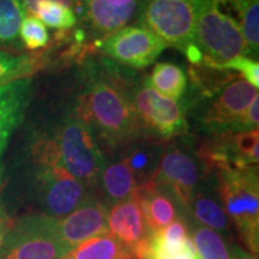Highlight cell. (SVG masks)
I'll return each mask as SVG.
<instances>
[{"label": "cell", "instance_id": "12", "mask_svg": "<svg viewBox=\"0 0 259 259\" xmlns=\"http://www.w3.org/2000/svg\"><path fill=\"white\" fill-rule=\"evenodd\" d=\"M107 228L130 252L132 259H148L153 235L149 232L136 194L108 210Z\"/></svg>", "mask_w": 259, "mask_h": 259}, {"label": "cell", "instance_id": "1", "mask_svg": "<svg viewBox=\"0 0 259 259\" xmlns=\"http://www.w3.org/2000/svg\"><path fill=\"white\" fill-rule=\"evenodd\" d=\"M84 73L85 90L76 114L97 142L115 155L139 139H148L132 106V89L137 82L134 72L102 59L87 64Z\"/></svg>", "mask_w": 259, "mask_h": 259}, {"label": "cell", "instance_id": "7", "mask_svg": "<svg viewBox=\"0 0 259 259\" xmlns=\"http://www.w3.org/2000/svg\"><path fill=\"white\" fill-rule=\"evenodd\" d=\"M204 3L205 0H142L139 21L167 46L185 53L194 45L197 19Z\"/></svg>", "mask_w": 259, "mask_h": 259}, {"label": "cell", "instance_id": "11", "mask_svg": "<svg viewBox=\"0 0 259 259\" xmlns=\"http://www.w3.org/2000/svg\"><path fill=\"white\" fill-rule=\"evenodd\" d=\"M216 100L204 112L200 124L211 135L240 131V122L258 88L242 78H235L216 94Z\"/></svg>", "mask_w": 259, "mask_h": 259}, {"label": "cell", "instance_id": "20", "mask_svg": "<svg viewBox=\"0 0 259 259\" xmlns=\"http://www.w3.org/2000/svg\"><path fill=\"white\" fill-rule=\"evenodd\" d=\"M23 4L28 15L58 31L70 30L77 24L71 0H23Z\"/></svg>", "mask_w": 259, "mask_h": 259}, {"label": "cell", "instance_id": "23", "mask_svg": "<svg viewBox=\"0 0 259 259\" xmlns=\"http://www.w3.org/2000/svg\"><path fill=\"white\" fill-rule=\"evenodd\" d=\"M187 225L194 250L200 259H232L228 246L219 233L192 219L187 220Z\"/></svg>", "mask_w": 259, "mask_h": 259}, {"label": "cell", "instance_id": "29", "mask_svg": "<svg viewBox=\"0 0 259 259\" xmlns=\"http://www.w3.org/2000/svg\"><path fill=\"white\" fill-rule=\"evenodd\" d=\"M220 70L235 71V72H239L242 79L250 83L251 85L255 88L259 87V65L257 60L245 56H239L223 65Z\"/></svg>", "mask_w": 259, "mask_h": 259}, {"label": "cell", "instance_id": "17", "mask_svg": "<svg viewBox=\"0 0 259 259\" xmlns=\"http://www.w3.org/2000/svg\"><path fill=\"white\" fill-rule=\"evenodd\" d=\"M187 212L189 220L192 219L219 233L222 238L232 240V225L220 200L215 173L193 194L187 206Z\"/></svg>", "mask_w": 259, "mask_h": 259}, {"label": "cell", "instance_id": "24", "mask_svg": "<svg viewBox=\"0 0 259 259\" xmlns=\"http://www.w3.org/2000/svg\"><path fill=\"white\" fill-rule=\"evenodd\" d=\"M44 65L41 53L36 56H17L0 51V87L15 80L30 78Z\"/></svg>", "mask_w": 259, "mask_h": 259}, {"label": "cell", "instance_id": "9", "mask_svg": "<svg viewBox=\"0 0 259 259\" xmlns=\"http://www.w3.org/2000/svg\"><path fill=\"white\" fill-rule=\"evenodd\" d=\"M132 106L145 138L166 142L186 135L184 106L157 93L149 85L147 78L136 82L132 89Z\"/></svg>", "mask_w": 259, "mask_h": 259}, {"label": "cell", "instance_id": "30", "mask_svg": "<svg viewBox=\"0 0 259 259\" xmlns=\"http://www.w3.org/2000/svg\"><path fill=\"white\" fill-rule=\"evenodd\" d=\"M153 238L164 244H185L191 240L189 225L185 220L178 219L161 231L155 233Z\"/></svg>", "mask_w": 259, "mask_h": 259}, {"label": "cell", "instance_id": "3", "mask_svg": "<svg viewBox=\"0 0 259 259\" xmlns=\"http://www.w3.org/2000/svg\"><path fill=\"white\" fill-rule=\"evenodd\" d=\"M28 157L29 193L37 206L35 213L63 219L93 192L66 170L58 155H31Z\"/></svg>", "mask_w": 259, "mask_h": 259}, {"label": "cell", "instance_id": "26", "mask_svg": "<svg viewBox=\"0 0 259 259\" xmlns=\"http://www.w3.org/2000/svg\"><path fill=\"white\" fill-rule=\"evenodd\" d=\"M190 76L193 85L203 96H212L219 94L229 82L238 78L227 70H219L205 65H191Z\"/></svg>", "mask_w": 259, "mask_h": 259}, {"label": "cell", "instance_id": "4", "mask_svg": "<svg viewBox=\"0 0 259 259\" xmlns=\"http://www.w3.org/2000/svg\"><path fill=\"white\" fill-rule=\"evenodd\" d=\"M52 137L66 170L89 190L96 191L107 158L89 126L74 114L65 119Z\"/></svg>", "mask_w": 259, "mask_h": 259}, {"label": "cell", "instance_id": "18", "mask_svg": "<svg viewBox=\"0 0 259 259\" xmlns=\"http://www.w3.org/2000/svg\"><path fill=\"white\" fill-rule=\"evenodd\" d=\"M163 144L164 141L157 139H139L118 153L131 169L138 189L154 181Z\"/></svg>", "mask_w": 259, "mask_h": 259}, {"label": "cell", "instance_id": "25", "mask_svg": "<svg viewBox=\"0 0 259 259\" xmlns=\"http://www.w3.org/2000/svg\"><path fill=\"white\" fill-rule=\"evenodd\" d=\"M25 15L23 0H0V47L16 45Z\"/></svg>", "mask_w": 259, "mask_h": 259}, {"label": "cell", "instance_id": "13", "mask_svg": "<svg viewBox=\"0 0 259 259\" xmlns=\"http://www.w3.org/2000/svg\"><path fill=\"white\" fill-rule=\"evenodd\" d=\"M107 218L108 209L101 202L96 191H93L72 212L57 220V234L71 251L80 242L108 232Z\"/></svg>", "mask_w": 259, "mask_h": 259}, {"label": "cell", "instance_id": "19", "mask_svg": "<svg viewBox=\"0 0 259 259\" xmlns=\"http://www.w3.org/2000/svg\"><path fill=\"white\" fill-rule=\"evenodd\" d=\"M137 189L134 174L120 156L106 162L96 192L107 209L134 196Z\"/></svg>", "mask_w": 259, "mask_h": 259}, {"label": "cell", "instance_id": "6", "mask_svg": "<svg viewBox=\"0 0 259 259\" xmlns=\"http://www.w3.org/2000/svg\"><path fill=\"white\" fill-rule=\"evenodd\" d=\"M194 45L202 54L200 64L219 70L234 58L248 54L238 23L220 11L212 0H205L200 10Z\"/></svg>", "mask_w": 259, "mask_h": 259}, {"label": "cell", "instance_id": "28", "mask_svg": "<svg viewBox=\"0 0 259 259\" xmlns=\"http://www.w3.org/2000/svg\"><path fill=\"white\" fill-rule=\"evenodd\" d=\"M192 240L185 244H164L151 239V251L148 259H198Z\"/></svg>", "mask_w": 259, "mask_h": 259}, {"label": "cell", "instance_id": "14", "mask_svg": "<svg viewBox=\"0 0 259 259\" xmlns=\"http://www.w3.org/2000/svg\"><path fill=\"white\" fill-rule=\"evenodd\" d=\"M141 4L142 0H88L78 10L99 44H102L135 17Z\"/></svg>", "mask_w": 259, "mask_h": 259}, {"label": "cell", "instance_id": "16", "mask_svg": "<svg viewBox=\"0 0 259 259\" xmlns=\"http://www.w3.org/2000/svg\"><path fill=\"white\" fill-rule=\"evenodd\" d=\"M31 83V78H23L0 87V164L10 139L25 114Z\"/></svg>", "mask_w": 259, "mask_h": 259}, {"label": "cell", "instance_id": "2", "mask_svg": "<svg viewBox=\"0 0 259 259\" xmlns=\"http://www.w3.org/2000/svg\"><path fill=\"white\" fill-rule=\"evenodd\" d=\"M216 189L229 222L248 252H259L258 166L215 170Z\"/></svg>", "mask_w": 259, "mask_h": 259}, {"label": "cell", "instance_id": "21", "mask_svg": "<svg viewBox=\"0 0 259 259\" xmlns=\"http://www.w3.org/2000/svg\"><path fill=\"white\" fill-rule=\"evenodd\" d=\"M60 259H132L130 252L108 232L80 242Z\"/></svg>", "mask_w": 259, "mask_h": 259}, {"label": "cell", "instance_id": "10", "mask_svg": "<svg viewBox=\"0 0 259 259\" xmlns=\"http://www.w3.org/2000/svg\"><path fill=\"white\" fill-rule=\"evenodd\" d=\"M167 45L143 25H130L115 31L101 44L103 54L121 66L144 69L166 50Z\"/></svg>", "mask_w": 259, "mask_h": 259}, {"label": "cell", "instance_id": "8", "mask_svg": "<svg viewBox=\"0 0 259 259\" xmlns=\"http://www.w3.org/2000/svg\"><path fill=\"white\" fill-rule=\"evenodd\" d=\"M57 220L28 213L12 222L0 246V259H60L70 250L57 234Z\"/></svg>", "mask_w": 259, "mask_h": 259}, {"label": "cell", "instance_id": "34", "mask_svg": "<svg viewBox=\"0 0 259 259\" xmlns=\"http://www.w3.org/2000/svg\"><path fill=\"white\" fill-rule=\"evenodd\" d=\"M71 2L74 3L77 8H79V6H82L84 3H87V2H88V0H71Z\"/></svg>", "mask_w": 259, "mask_h": 259}, {"label": "cell", "instance_id": "32", "mask_svg": "<svg viewBox=\"0 0 259 259\" xmlns=\"http://www.w3.org/2000/svg\"><path fill=\"white\" fill-rule=\"evenodd\" d=\"M12 222H14V220H11V218L8 215L4 205L0 202V246H2L3 240H4L6 234L11 228Z\"/></svg>", "mask_w": 259, "mask_h": 259}, {"label": "cell", "instance_id": "31", "mask_svg": "<svg viewBox=\"0 0 259 259\" xmlns=\"http://www.w3.org/2000/svg\"><path fill=\"white\" fill-rule=\"evenodd\" d=\"M259 124V96L252 100L251 105L246 109L240 122V131H252L258 128Z\"/></svg>", "mask_w": 259, "mask_h": 259}, {"label": "cell", "instance_id": "15", "mask_svg": "<svg viewBox=\"0 0 259 259\" xmlns=\"http://www.w3.org/2000/svg\"><path fill=\"white\" fill-rule=\"evenodd\" d=\"M145 223L151 235L178 219L187 221L189 213L184 204L166 186L150 183L136 191Z\"/></svg>", "mask_w": 259, "mask_h": 259}, {"label": "cell", "instance_id": "33", "mask_svg": "<svg viewBox=\"0 0 259 259\" xmlns=\"http://www.w3.org/2000/svg\"><path fill=\"white\" fill-rule=\"evenodd\" d=\"M229 253H231L232 259H258V255H254L250 253L248 251L244 250L239 244L235 242H231L228 246Z\"/></svg>", "mask_w": 259, "mask_h": 259}, {"label": "cell", "instance_id": "27", "mask_svg": "<svg viewBox=\"0 0 259 259\" xmlns=\"http://www.w3.org/2000/svg\"><path fill=\"white\" fill-rule=\"evenodd\" d=\"M18 37L29 51H38L50 44V32L40 19L30 15H25L19 27Z\"/></svg>", "mask_w": 259, "mask_h": 259}, {"label": "cell", "instance_id": "35", "mask_svg": "<svg viewBox=\"0 0 259 259\" xmlns=\"http://www.w3.org/2000/svg\"><path fill=\"white\" fill-rule=\"evenodd\" d=\"M198 259H200V258H198Z\"/></svg>", "mask_w": 259, "mask_h": 259}, {"label": "cell", "instance_id": "5", "mask_svg": "<svg viewBox=\"0 0 259 259\" xmlns=\"http://www.w3.org/2000/svg\"><path fill=\"white\" fill-rule=\"evenodd\" d=\"M213 173L199 157L197 142L180 136L164 142L154 183L169 189L187 210L193 194Z\"/></svg>", "mask_w": 259, "mask_h": 259}, {"label": "cell", "instance_id": "22", "mask_svg": "<svg viewBox=\"0 0 259 259\" xmlns=\"http://www.w3.org/2000/svg\"><path fill=\"white\" fill-rule=\"evenodd\" d=\"M147 82L151 88L161 95L178 101L185 95L187 77L185 71L170 63L155 65L153 72L147 77Z\"/></svg>", "mask_w": 259, "mask_h": 259}]
</instances>
